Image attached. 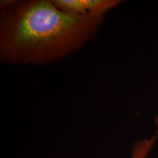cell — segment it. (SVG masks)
I'll use <instances>...</instances> for the list:
<instances>
[{"label": "cell", "mask_w": 158, "mask_h": 158, "mask_svg": "<svg viewBox=\"0 0 158 158\" xmlns=\"http://www.w3.org/2000/svg\"><path fill=\"white\" fill-rule=\"evenodd\" d=\"M102 19L65 13L53 0L15 2L2 9L0 58L13 64L59 60L90 40Z\"/></svg>", "instance_id": "cell-1"}, {"label": "cell", "mask_w": 158, "mask_h": 158, "mask_svg": "<svg viewBox=\"0 0 158 158\" xmlns=\"http://www.w3.org/2000/svg\"><path fill=\"white\" fill-rule=\"evenodd\" d=\"M57 8L70 14L103 19L105 13L114 8L118 0H53Z\"/></svg>", "instance_id": "cell-2"}, {"label": "cell", "mask_w": 158, "mask_h": 158, "mask_svg": "<svg viewBox=\"0 0 158 158\" xmlns=\"http://www.w3.org/2000/svg\"><path fill=\"white\" fill-rule=\"evenodd\" d=\"M157 135H155L150 138H145L136 142L132 149L130 158H147L148 154L155 145Z\"/></svg>", "instance_id": "cell-3"}, {"label": "cell", "mask_w": 158, "mask_h": 158, "mask_svg": "<svg viewBox=\"0 0 158 158\" xmlns=\"http://www.w3.org/2000/svg\"><path fill=\"white\" fill-rule=\"evenodd\" d=\"M155 123L156 125H157V135H158V118L155 120Z\"/></svg>", "instance_id": "cell-4"}]
</instances>
